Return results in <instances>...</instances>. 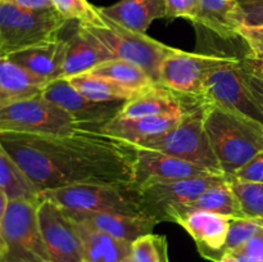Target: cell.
<instances>
[{
	"label": "cell",
	"instance_id": "1",
	"mask_svg": "<svg viewBox=\"0 0 263 262\" xmlns=\"http://www.w3.org/2000/svg\"><path fill=\"white\" fill-rule=\"evenodd\" d=\"M0 144L39 193L79 184L134 182L135 145L100 130L0 133Z\"/></svg>",
	"mask_w": 263,
	"mask_h": 262
},
{
	"label": "cell",
	"instance_id": "2",
	"mask_svg": "<svg viewBox=\"0 0 263 262\" xmlns=\"http://www.w3.org/2000/svg\"><path fill=\"white\" fill-rule=\"evenodd\" d=\"M204 128L226 177L263 152V125L243 115L204 102Z\"/></svg>",
	"mask_w": 263,
	"mask_h": 262
},
{
	"label": "cell",
	"instance_id": "3",
	"mask_svg": "<svg viewBox=\"0 0 263 262\" xmlns=\"http://www.w3.org/2000/svg\"><path fill=\"white\" fill-rule=\"evenodd\" d=\"M40 194L43 199L68 211L145 215L140 188L135 182L79 184Z\"/></svg>",
	"mask_w": 263,
	"mask_h": 262
},
{
	"label": "cell",
	"instance_id": "4",
	"mask_svg": "<svg viewBox=\"0 0 263 262\" xmlns=\"http://www.w3.org/2000/svg\"><path fill=\"white\" fill-rule=\"evenodd\" d=\"M67 23L57 10H28L0 0V58L58 40Z\"/></svg>",
	"mask_w": 263,
	"mask_h": 262
},
{
	"label": "cell",
	"instance_id": "5",
	"mask_svg": "<svg viewBox=\"0 0 263 262\" xmlns=\"http://www.w3.org/2000/svg\"><path fill=\"white\" fill-rule=\"evenodd\" d=\"M135 146L154 149L225 175L218 166L205 133L204 100L192 105L171 130L141 141Z\"/></svg>",
	"mask_w": 263,
	"mask_h": 262
},
{
	"label": "cell",
	"instance_id": "6",
	"mask_svg": "<svg viewBox=\"0 0 263 262\" xmlns=\"http://www.w3.org/2000/svg\"><path fill=\"white\" fill-rule=\"evenodd\" d=\"M39 203L8 202L0 228L5 246L0 262H51L39 226Z\"/></svg>",
	"mask_w": 263,
	"mask_h": 262
},
{
	"label": "cell",
	"instance_id": "7",
	"mask_svg": "<svg viewBox=\"0 0 263 262\" xmlns=\"http://www.w3.org/2000/svg\"><path fill=\"white\" fill-rule=\"evenodd\" d=\"M82 128L68 113L43 94L0 108V133L67 134Z\"/></svg>",
	"mask_w": 263,
	"mask_h": 262
},
{
	"label": "cell",
	"instance_id": "8",
	"mask_svg": "<svg viewBox=\"0 0 263 262\" xmlns=\"http://www.w3.org/2000/svg\"><path fill=\"white\" fill-rule=\"evenodd\" d=\"M103 18L105 21L104 27H84L97 36L109 49L115 58L136 64L144 69L154 82L159 84V71L162 63L177 48H172L161 41L154 40L146 33L126 30L122 26L105 18L104 15Z\"/></svg>",
	"mask_w": 263,
	"mask_h": 262
},
{
	"label": "cell",
	"instance_id": "9",
	"mask_svg": "<svg viewBox=\"0 0 263 262\" xmlns=\"http://www.w3.org/2000/svg\"><path fill=\"white\" fill-rule=\"evenodd\" d=\"M202 98L205 103L236 112L263 125V110L247 85L240 58L211 72Z\"/></svg>",
	"mask_w": 263,
	"mask_h": 262
},
{
	"label": "cell",
	"instance_id": "10",
	"mask_svg": "<svg viewBox=\"0 0 263 262\" xmlns=\"http://www.w3.org/2000/svg\"><path fill=\"white\" fill-rule=\"evenodd\" d=\"M236 57L186 53L176 49L167 57L159 71V84L186 97L202 98L207 77Z\"/></svg>",
	"mask_w": 263,
	"mask_h": 262
},
{
	"label": "cell",
	"instance_id": "11",
	"mask_svg": "<svg viewBox=\"0 0 263 262\" xmlns=\"http://www.w3.org/2000/svg\"><path fill=\"white\" fill-rule=\"evenodd\" d=\"M226 179L225 175H203L140 188L145 215L153 217L158 223L164 222L170 211L189 204L208 188Z\"/></svg>",
	"mask_w": 263,
	"mask_h": 262
},
{
	"label": "cell",
	"instance_id": "12",
	"mask_svg": "<svg viewBox=\"0 0 263 262\" xmlns=\"http://www.w3.org/2000/svg\"><path fill=\"white\" fill-rule=\"evenodd\" d=\"M37 218L51 262H82L81 238L74 221L63 208L41 198Z\"/></svg>",
	"mask_w": 263,
	"mask_h": 262
},
{
	"label": "cell",
	"instance_id": "13",
	"mask_svg": "<svg viewBox=\"0 0 263 262\" xmlns=\"http://www.w3.org/2000/svg\"><path fill=\"white\" fill-rule=\"evenodd\" d=\"M41 94L66 110L80 126L92 130H99L120 112L123 105V103L94 102L77 91L68 80L64 79L51 81Z\"/></svg>",
	"mask_w": 263,
	"mask_h": 262
},
{
	"label": "cell",
	"instance_id": "14",
	"mask_svg": "<svg viewBox=\"0 0 263 262\" xmlns=\"http://www.w3.org/2000/svg\"><path fill=\"white\" fill-rule=\"evenodd\" d=\"M135 148L134 182L139 188L157 184V182L172 181V180L203 176V175H222L207 167L199 166L186 159L172 157L154 149L140 148V146Z\"/></svg>",
	"mask_w": 263,
	"mask_h": 262
},
{
	"label": "cell",
	"instance_id": "15",
	"mask_svg": "<svg viewBox=\"0 0 263 262\" xmlns=\"http://www.w3.org/2000/svg\"><path fill=\"white\" fill-rule=\"evenodd\" d=\"M230 220L217 213L192 210L180 213L174 223L181 226L192 236L203 258L216 262L223 253Z\"/></svg>",
	"mask_w": 263,
	"mask_h": 262
},
{
	"label": "cell",
	"instance_id": "16",
	"mask_svg": "<svg viewBox=\"0 0 263 262\" xmlns=\"http://www.w3.org/2000/svg\"><path fill=\"white\" fill-rule=\"evenodd\" d=\"M203 98L186 97L162 84H153L123 103L117 115L122 117L145 116H182Z\"/></svg>",
	"mask_w": 263,
	"mask_h": 262
},
{
	"label": "cell",
	"instance_id": "17",
	"mask_svg": "<svg viewBox=\"0 0 263 262\" xmlns=\"http://www.w3.org/2000/svg\"><path fill=\"white\" fill-rule=\"evenodd\" d=\"M110 59L116 58L109 49L86 27L77 25L74 32L67 39L66 59L61 79L69 80L77 74L87 73Z\"/></svg>",
	"mask_w": 263,
	"mask_h": 262
},
{
	"label": "cell",
	"instance_id": "18",
	"mask_svg": "<svg viewBox=\"0 0 263 262\" xmlns=\"http://www.w3.org/2000/svg\"><path fill=\"white\" fill-rule=\"evenodd\" d=\"M64 211L73 220L86 222L87 225L92 226L113 238L121 239V240L128 241V243H133L134 240L146 235V234H152L154 228L158 225V222L148 215Z\"/></svg>",
	"mask_w": 263,
	"mask_h": 262
},
{
	"label": "cell",
	"instance_id": "19",
	"mask_svg": "<svg viewBox=\"0 0 263 262\" xmlns=\"http://www.w3.org/2000/svg\"><path fill=\"white\" fill-rule=\"evenodd\" d=\"M66 51L67 40L58 39L17 51L8 57V59L33 76L50 84L62 77Z\"/></svg>",
	"mask_w": 263,
	"mask_h": 262
},
{
	"label": "cell",
	"instance_id": "20",
	"mask_svg": "<svg viewBox=\"0 0 263 262\" xmlns=\"http://www.w3.org/2000/svg\"><path fill=\"white\" fill-rule=\"evenodd\" d=\"M182 116H145V117H122L116 115L99 128L102 133L136 145L154 136L171 130Z\"/></svg>",
	"mask_w": 263,
	"mask_h": 262
},
{
	"label": "cell",
	"instance_id": "21",
	"mask_svg": "<svg viewBox=\"0 0 263 262\" xmlns=\"http://www.w3.org/2000/svg\"><path fill=\"white\" fill-rule=\"evenodd\" d=\"M98 9L112 22L139 33H145L153 21L167 18L164 0H120Z\"/></svg>",
	"mask_w": 263,
	"mask_h": 262
},
{
	"label": "cell",
	"instance_id": "22",
	"mask_svg": "<svg viewBox=\"0 0 263 262\" xmlns=\"http://www.w3.org/2000/svg\"><path fill=\"white\" fill-rule=\"evenodd\" d=\"M193 25L210 31L223 40L239 39L238 31L243 26L238 0H200L199 13Z\"/></svg>",
	"mask_w": 263,
	"mask_h": 262
},
{
	"label": "cell",
	"instance_id": "23",
	"mask_svg": "<svg viewBox=\"0 0 263 262\" xmlns=\"http://www.w3.org/2000/svg\"><path fill=\"white\" fill-rule=\"evenodd\" d=\"M192 210L207 211V212L217 213V215L225 216L229 218L246 217L243 210H241L240 202H239L238 197L234 193L233 186L228 179L208 188L197 199L193 200L189 204L181 205V207L170 211L166 216V221L167 222H174L175 218L180 213Z\"/></svg>",
	"mask_w": 263,
	"mask_h": 262
},
{
	"label": "cell",
	"instance_id": "24",
	"mask_svg": "<svg viewBox=\"0 0 263 262\" xmlns=\"http://www.w3.org/2000/svg\"><path fill=\"white\" fill-rule=\"evenodd\" d=\"M73 221L82 241V262H121L131 254L128 241L113 238L82 221Z\"/></svg>",
	"mask_w": 263,
	"mask_h": 262
},
{
	"label": "cell",
	"instance_id": "25",
	"mask_svg": "<svg viewBox=\"0 0 263 262\" xmlns=\"http://www.w3.org/2000/svg\"><path fill=\"white\" fill-rule=\"evenodd\" d=\"M48 84L8 58H0V108L41 94Z\"/></svg>",
	"mask_w": 263,
	"mask_h": 262
},
{
	"label": "cell",
	"instance_id": "26",
	"mask_svg": "<svg viewBox=\"0 0 263 262\" xmlns=\"http://www.w3.org/2000/svg\"><path fill=\"white\" fill-rule=\"evenodd\" d=\"M0 192L9 200L40 202L41 194L0 144Z\"/></svg>",
	"mask_w": 263,
	"mask_h": 262
},
{
	"label": "cell",
	"instance_id": "27",
	"mask_svg": "<svg viewBox=\"0 0 263 262\" xmlns=\"http://www.w3.org/2000/svg\"><path fill=\"white\" fill-rule=\"evenodd\" d=\"M87 73H94L98 76L105 77L115 84L125 87L126 90L135 92V94L146 89L151 85L157 84L140 67L131 63V62L118 58L104 62Z\"/></svg>",
	"mask_w": 263,
	"mask_h": 262
},
{
	"label": "cell",
	"instance_id": "28",
	"mask_svg": "<svg viewBox=\"0 0 263 262\" xmlns=\"http://www.w3.org/2000/svg\"><path fill=\"white\" fill-rule=\"evenodd\" d=\"M68 81L77 91L94 102L125 103L135 95V92L94 73L77 74L71 77Z\"/></svg>",
	"mask_w": 263,
	"mask_h": 262
},
{
	"label": "cell",
	"instance_id": "29",
	"mask_svg": "<svg viewBox=\"0 0 263 262\" xmlns=\"http://www.w3.org/2000/svg\"><path fill=\"white\" fill-rule=\"evenodd\" d=\"M54 9L66 21H76L77 25L104 27L105 21L97 7L87 0H51Z\"/></svg>",
	"mask_w": 263,
	"mask_h": 262
},
{
	"label": "cell",
	"instance_id": "30",
	"mask_svg": "<svg viewBox=\"0 0 263 262\" xmlns=\"http://www.w3.org/2000/svg\"><path fill=\"white\" fill-rule=\"evenodd\" d=\"M131 257L135 262H170L166 236L153 233L140 236L131 243Z\"/></svg>",
	"mask_w": 263,
	"mask_h": 262
},
{
	"label": "cell",
	"instance_id": "31",
	"mask_svg": "<svg viewBox=\"0 0 263 262\" xmlns=\"http://www.w3.org/2000/svg\"><path fill=\"white\" fill-rule=\"evenodd\" d=\"M240 202L244 216L263 221V184L229 180Z\"/></svg>",
	"mask_w": 263,
	"mask_h": 262
},
{
	"label": "cell",
	"instance_id": "32",
	"mask_svg": "<svg viewBox=\"0 0 263 262\" xmlns=\"http://www.w3.org/2000/svg\"><path fill=\"white\" fill-rule=\"evenodd\" d=\"M261 228H263V221L258 220V218H231L228 231V238H226L225 247H223V253L225 252L236 251V249L240 248Z\"/></svg>",
	"mask_w": 263,
	"mask_h": 262
},
{
	"label": "cell",
	"instance_id": "33",
	"mask_svg": "<svg viewBox=\"0 0 263 262\" xmlns=\"http://www.w3.org/2000/svg\"><path fill=\"white\" fill-rule=\"evenodd\" d=\"M200 0H164L167 18H185L194 23L199 13Z\"/></svg>",
	"mask_w": 263,
	"mask_h": 262
},
{
	"label": "cell",
	"instance_id": "34",
	"mask_svg": "<svg viewBox=\"0 0 263 262\" xmlns=\"http://www.w3.org/2000/svg\"><path fill=\"white\" fill-rule=\"evenodd\" d=\"M238 36L248 46V55L263 59V26L243 25L239 28Z\"/></svg>",
	"mask_w": 263,
	"mask_h": 262
},
{
	"label": "cell",
	"instance_id": "35",
	"mask_svg": "<svg viewBox=\"0 0 263 262\" xmlns=\"http://www.w3.org/2000/svg\"><path fill=\"white\" fill-rule=\"evenodd\" d=\"M228 180L263 184V152L253 157L249 162H247L233 176L228 177Z\"/></svg>",
	"mask_w": 263,
	"mask_h": 262
},
{
	"label": "cell",
	"instance_id": "36",
	"mask_svg": "<svg viewBox=\"0 0 263 262\" xmlns=\"http://www.w3.org/2000/svg\"><path fill=\"white\" fill-rule=\"evenodd\" d=\"M243 25L263 26V0H238Z\"/></svg>",
	"mask_w": 263,
	"mask_h": 262
},
{
	"label": "cell",
	"instance_id": "37",
	"mask_svg": "<svg viewBox=\"0 0 263 262\" xmlns=\"http://www.w3.org/2000/svg\"><path fill=\"white\" fill-rule=\"evenodd\" d=\"M235 252L244 254L253 262H263V228L259 229L244 246Z\"/></svg>",
	"mask_w": 263,
	"mask_h": 262
},
{
	"label": "cell",
	"instance_id": "38",
	"mask_svg": "<svg viewBox=\"0 0 263 262\" xmlns=\"http://www.w3.org/2000/svg\"><path fill=\"white\" fill-rule=\"evenodd\" d=\"M243 64V61H241ZM244 69V79H246L247 85H248L249 90H251L252 95L254 97V99L257 100V103L259 104L261 109L263 110V77L259 74L254 73L251 69L247 68L243 64Z\"/></svg>",
	"mask_w": 263,
	"mask_h": 262
},
{
	"label": "cell",
	"instance_id": "39",
	"mask_svg": "<svg viewBox=\"0 0 263 262\" xmlns=\"http://www.w3.org/2000/svg\"><path fill=\"white\" fill-rule=\"evenodd\" d=\"M3 2L10 3L17 7L23 8V9L28 10H55L51 0H3Z\"/></svg>",
	"mask_w": 263,
	"mask_h": 262
},
{
	"label": "cell",
	"instance_id": "40",
	"mask_svg": "<svg viewBox=\"0 0 263 262\" xmlns=\"http://www.w3.org/2000/svg\"><path fill=\"white\" fill-rule=\"evenodd\" d=\"M216 262H253L251 258H248L244 254L239 253V252H225L220 258Z\"/></svg>",
	"mask_w": 263,
	"mask_h": 262
},
{
	"label": "cell",
	"instance_id": "41",
	"mask_svg": "<svg viewBox=\"0 0 263 262\" xmlns=\"http://www.w3.org/2000/svg\"><path fill=\"white\" fill-rule=\"evenodd\" d=\"M8 202H9V199H8L7 195L3 192H0V228H2V221L3 217H4L5 210H7ZM0 233H2V230H0Z\"/></svg>",
	"mask_w": 263,
	"mask_h": 262
},
{
	"label": "cell",
	"instance_id": "42",
	"mask_svg": "<svg viewBox=\"0 0 263 262\" xmlns=\"http://www.w3.org/2000/svg\"><path fill=\"white\" fill-rule=\"evenodd\" d=\"M241 61H243V64L247 67V68H249L252 72H254V73L259 74V76L263 77V68H259V67H256L254 64H252L251 62L248 61V58H247V57L241 58Z\"/></svg>",
	"mask_w": 263,
	"mask_h": 262
},
{
	"label": "cell",
	"instance_id": "43",
	"mask_svg": "<svg viewBox=\"0 0 263 262\" xmlns=\"http://www.w3.org/2000/svg\"><path fill=\"white\" fill-rule=\"evenodd\" d=\"M246 57H247V58H248V61L251 62L252 64H254V66H256V67H259V68H263V59L253 58V57L248 55V54H247Z\"/></svg>",
	"mask_w": 263,
	"mask_h": 262
},
{
	"label": "cell",
	"instance_id": "44",
	"mask_svg": "<svg viewBox=\"0 0 263 262\" xmlns=\"http://www.w3.org/2000/svg\"><path fill=\"white\" fill-rule=\"evenodd\" d=\"M4 249H5V246H4V240H3L2 233H0V257H2V256H3V253H4Z\"/></svg>",
	"mask_w": 263,
	"mask_h": 262
},
{
	"label": "cell",
	"instance_id": "45",
	"mask_svg": "<svg viewBox=\"0 0 263 262\" xmlns=\"http://www.w3.org/2000/svg\"><path fill=\"white\" fill-rule=\"evenodd\" d=\"M121 262H135V261H134L133 257H131V254H130V256H127L126 258H123Z\"/></svg>",
	"mask_w": 263,
	"mask_h": 262
}]
</instances>
